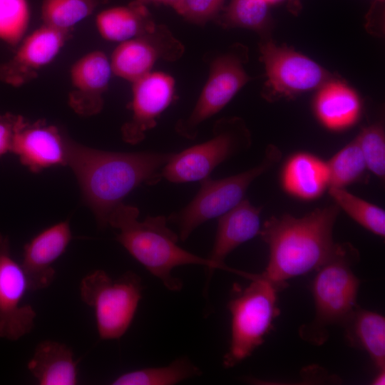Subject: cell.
<instances>
[{
	"label": "cell",
	"mask_w": 385,
	"mask_h": 385,
	"mask_svg": "<svg viewBox=\"0 0 385 385\" xmlns=\"http://www.w3.org/2000/svg\"><path fill=\"white\" fill-rule=\"evenodd\" d=\"M260 52L267 77L262 96L268 101L290 98L331 81L330 73L315 61L289 48L278 46L271 39L261 41Z\"/></svg>",
	"instance_id": "obj_10"
},
{
	"label": "cell",
	"mask_w": 385,
	"mask_h": 385,
	"mask_svg": "<svg viewBox=\"0 0 385 385\" xmlns=\"http://www.w3.org/2000/svg\"><path fill=\"white\" fill-rule=\"evenodd\" d=\"M67 136L55 125L40 120L24 118L15 133L11 150L22 165L33 173L67 165Z\"/></svg>",
	"instance_id": "obj_15"
},
{
	"label": "cell",
	"mask_w": 385,
	"mask_h": 385,
	"mask_svg": "<svg viewBox=\"0 0 385 385\" xmlns=\"http://www.w3.org/2000/svg\"><path fill=\"white\" fill-rule=\"evenodd\" d=\"M215 22L225 29L245 28L265 35L272 23L270 5L264 0H231Z\"/></svg>",
	"instance_id": "obj_25"
},
{
	"label": "cell",
	"mask_w": 385,
	"mask_h": 385,
	"mask_svg": "<svg viewBox=\"0 0 385 385\" xmlns=\"http://www.w3.org/2000/svg\"><path fill=\"white\" fill-rule=\"evenodd\" d=\"M155 25L146 5L136 0L103 10L96 18L99 35L106 41L118 43L142 35Z\"/></svg>",
	"instance_id": "obj_20"
},
{
	"label": "cell",
	"mask_w": 385,
	"mask_h": 385,
	"mask_svg": "<svg viewBox=\"0 0 385 385\" xmlns=\"http://www.w3.org/2000/svg\"><path fill=\"white\" fill-rule=\"evenodd\" d=\"M30 20L28 0H0V41L18 46L26 36Z\"/></svg>",
	"instance_id": "obj_29"
},
{
	"label": "cell",
	"mask_w": 385,
	"mask_h": 385,
	"mask_svg": "<svg viewBox=\"0 0 385 385\" xmlns=\"http://www.w3.org/2000/svg\"><path fill=\"white\" fill-rule=\"evenodd\" d=\"M24 118L9 113L0 115V158L11 152L15 133Z\"/></svg>",
	"instance_id": "obj_32"
},
{
	"label": "cell",
	"mask_w": 385,
	"mask_h": 385,
	"mask_svg": "<svg viewBox=\"0 0 385 385\" xmlns=\"http://www.w3.org/2000/svg\"><path fill=\"white\" fill-rule=\"evenodd\" d=\"M376 1H378L379 2H381V3L384 2V0H376Z\"/></svg>",
	"instance_id": "obj_37"
},
{
	"label": "cell",
	"mask_w": 385,
	"mask_h": 385,
	"mask_svg": "<svg viewBox=\"0 0 385 385\" xmlns=\"http://www.w3.org/2000/svg\"><path fill=\"white\" fill-rule=\"evenodd\" d=\"M280 182L284 190L297 199H317L329 186L327 162L309 153H296L284 163Z\"/></svg>",
	"instance_id": "obj_19"
},
{
	"label": "cell",
	"mask_w": 385,
	"mask_h": 385,
	"mask_svg": "<svg viewBox=\"0 0 385 385\" xmlns=\"http://www.w3.org/2000/svg\"><path fill=\"white\" fill-rule=\"evenodd\" d=\"M69 73L71 108L82 116L99 113L104 105L103 96L113 75L110 58L101 51H91L74 62Z\"/></svg>",
	"instance_id": "obj_16"
},
{
	"label": "cell",
	"mask_w": 385,
	"mask_h": 385,
	"mask_svg": "<svg viewBox=\"0 0 385 385\" xmlns=\"http://www.w3.org/2000/svg\"><path fill=\"white\" fill-rule=\"evenodd\" d=\"M252 280L228 302L231 337L222 364L231 368L250 356L260 346L279 314L277 304L279 290L260 274L245 273Z\"/></svg>",
	"instance_id": "obj_5"
},
{
	"label": "cell",
	"mask_w": 385,
	"mask_h": 385,
	"mask_svg": "<svg viewBox=\"0 0 385 385\" xmlns=\"http://www.w3.org/2000/svg\"><path fill=\"white\" fill-rule=\"evenodd\" d=\"M139 210L123 202L110 215L108 225L119 230L116 240L151 274L173 292L182 289L183 282L172 275L174 268L186 265L205 266L209 277L213 269L210 260L196 255L178 244L179 236L168 226L163 215L138 220Z\"/></svg>",
	"instance_id": "obj_3"
},
{
	"label": "cell",
	"mask_w": 385,
	"mask_h": 385,
	"mask_svg": "<svg viewBox=\"0 0 385 385\" xmlns=\"http://www.w3.org/2000/svg\"><path fill=\"white\" fill-rule=\"evenodd\" d=\"M359 254L349 243L339 244L334 254L319 269L312 284L315 315L302 327L304 339L321 344L328 337L327 327L342 325L357 307L359 280L352 270Z\"/></svg>",
	"instance_id": "obj_4"
},
{
	"label": "cell",
	"mask_w": 385,
	"mask_h": 385,
	"mask_svg": "<svg viewBox=\"0 0 385 385\" xmlns=\"http://www.w3.org/2000/svg\"><path fill=\"white\" fill-rule=\"evenodd\" d=\"M201 370L187 357H180L170 364L148 367L125 373L115 379L113 385H173L200 376Z\"/></svg>",
	"instance_id": "obj_24"
},
{
	"label": "cell",
	"mask_w": 385,
	"mask_h": 385,
	"mask_svg": "<svg viewBox=\"0 0 385 385\" xmlns=\"http://www.w3.org/2000/svg\"><path fill=\"white\" fill-rule=\"evenodd\" d=\"M72 239L68 222L53 225L34 236L24 246L21 265L29 291L48 287L53 281V263L66 251Z\"/></svg>",
	"instance_id": "obj_17"
},
{
	"label": "cell",
	"mask_w": 385,
	"mask_h": 385,
	"mask_svg": "<svg viewBox=\"0 0 385 385\" xmlns=\"http://www.w3.org/2000/svg\"><path fill=\"white\" fill-rule=\"evenodd\" d=\"M264 1L270 6L272 4L279 3L282 1L283 0H264Z\"/></svg>",
	"instance_id": "obj_36"
},
{
	"label": "cell",
	"mask_w": 385,
	"mask_h": 385,
	"mask_svg": "<svg viewBox=\"0 0 385 385\" xmlns=\"http://www.w3.org/2000/svg\"><path fill=\"white\" fill-rule=\"evenodd\" d=\"M299 4V2L298 0H289V8L290 9V11L293 13H297V11L299 9L298 7Z\"/></svg>",
	"instance_id": "obj_35"
},
{
	"label": "cell",
	"mask_w": 385,
	"mask_h": 385,
	"mask_svg": "<svg viewBox=\"0 0 385 385\" xmlns=\"http://www.w3.org/2000/svg\"><path fill=\"white\" fill-rule=\"evenodd\" d=\"M281 158L280 150L269 145L262 160L255 166L222 179L208 177L201 180L200 188L192 200L168 217V221L177 227L180 240H186L202 223L220 217L238 205L245 199L252 182L272 168Z\"/></svg>",
	"instance_id": "obj_6"
},
{
	"label": "cell",
	"mask_w": 385,
	"mask_h": 385,
	"mask_svg": "<svg viewBox=\"0 0 385 385\" xmlns=\"http://www.w3.org/2000/svg\"><path fill=\"white\" fill-rule=\"evenodd\" d=\"M340 209L334 204L297 217L272 216L260 234L269 249L265 270L260 274L280 290L291 278L317 270L336 252L333 230Z\"/></svg>",
	"instance_id": "obj_2"
},
{
	"label": "cell",
	"mask_w": 385,
	"mask_h": 385,
	"mask_svg": "<svg viewBox=\"0 0 385 385\" xmlns=\"http://www.w3.org/2000/svg\"><path fill=\"white\" fill-rule=\"evenodd\" d=\"M329 195L340 210L363 227L381 237H385V211L343 188L329 187Z\"/></svg>",
	"instance_id": "obj_27"
},
{
	"label": "cell",
	"mask_w": 385,
	"mask_h": 385,
	"mask_svg": "<svg viewBox=\"0 0 385 385\" xmlns=\"http://www.w3.org/2000/svg\"><path fill=\"white\" fill-rule=\"evenodd\" d=\"M130 118L121 128L123 140L138 144L157 125L160 115L176 97V83L173 76L153 71L131 83Z\"/></svg>",
	"instance_id": "obj_13"
},
{
	"label": "cell",
	"mask_w": 385,
	"mask_h": 385,
	"mask_svg": "<svg viewBox=\"0 0 385 385\" xmlns=\"http://www.w3.org/2000/svg\"><path fill=\"white\" fill-rule=\"evenodd\" d=\"M262 207L243 199L238 205L218 217L212 249L207 257L213 271L217 269L235 272L224 263L227 256L238 246L260 234Z\"/></svg>",
	"instance_id": "obj_18"
},
{
	"label": "cell",
	"mask_w": 385,
	"mask_h": 385,
	"mask_svg": "<svg viewBox=\"0 0 385 385\" xmlns=\"http://www.w3.org/2000/svg\"><path fill=\"white\" fill-rule=\"evenodd\" d=\"M225 0H180L174 9L186 21L199 26L217 19Z\"/></svg>",
	"instance_id": "obj_31"
},
{
	"label": "cell",
	"mask_w": 385,
	"mask_h": 385,
	"mask_svg": "<svg viewBox=\"0 0 385 385\" xmlns=\"http://www.w3.org/2000/svg\"><path fill=\"white\" fill-rule=\"evenodd\" d=\"M385 370H380L373 380V384L381 385L385 383Z\"/></svg>",
	"instance_id": "obj_34"
},
{
	"label": "cell",
	"mask_w": 385,
	"mask_h": 385,
	"mask_svg": "<svg viewBox=\"0 0 385 385\" xmlns=\"http://www.w3.org/2000/svg\"><path fill=\"white\" fill-rule=\"evenodd\" d=\"M70 31L42 24L19 43L13 57L0 65V79L21 86L35 78L39 71L59 54Z\"/></svg>",
	"instance_id": "obj_14"
},
{
	"label": "cell",
	"mask_w": 385,
	"mask_h": 385,
	"mask_svg": "<svg viewBox=\"0 0 385 385\" xmlns=\"http://www.w3.org/2000/svg\"><path fill=\"white\" fill-rule=\"evenodd\" d=\"M329 187L343 188L366 180L369 171L354 138L327 161Z\"/></svg>",
	"instance_id": "obj_26"
},
{
	"label": "cell",
	"mask_w": 385,
	"mask_h": 385,
	"mask_svg": "<svg viewBox=\"0 0 385 385\" xmlns=\"http://www.w3.org/2000/svg\"><path fill=\"white\" fill-rule=\"evenodd\" d=\"M28 369L41 385L78 383L77 362L66 345L46 340L39 343L28 363Z\"/></svg>",
	"instance_id": "obj_21"
},
{
	"label": "cell",
	"mask_w": 385,
	"mask_h": 385,
	"mask_svg": "<svg viewBox=\"0 0 385 385\" xmlns=\"http://www.w3.org/2000/svg\"><path fill=\"white\" fill-rule=\"evenodd\" d=\"M247 59V49L240 43L210 57L208 77L194 108L175 123L179 135L195 139L202 123L218 113L250 80L244 68Z\"/></svg>",
	"instance_id": "obj_9"
},
{
	"label": "cell",
	"mask_w": 385,
	"mask_h": 385,
	"mask_svg": "<svg viewBox=\"0 0 385 385\" xmlns=\"http://www.w3.org/2000/svg\"><path fill=\"white\" fill-rule=\"evenodd\" d=\"M342 326L347 342L365 351L379 371L385 370L384 317L357 307Z\"/></svg>",
	"instance_id": "obj_23"
},
{
	"label": "cell",
	"mask_w": 385,
	"mask_h": 385,
	"mask_svg": "<svg viewBox=\"0 0 385 385\" xmlns=\"http://www.w3.org/2000/svg\"><path fill=\"white\" fill-rule=\"evenodd\" d=\"M108 0H43V24L65 31H71L78 23L91 16L99 6Z\"/></svg>",
	"instance_id": "obj_28"
},
{
	"label": "cell",
	"mask_w": 385,
	"mask_h": 385,
	"mask_svg": "<svg viewBox=\"0 0 385 385\" xmlns=\"http://www.w3.org/2000/svg\"><path fill=\"white\" fill-rule=\"evenodd\" d=\"M80 292L83 302L94 310L100 338L118 339L134 319L143 285L134 272L129 271L112 279L103 270H97L84 277Z\"/></svg>",
	"instance_id": "obj_7"
},
{
	"label": "cell",
	"mask_w": 385,
	"mask_h": 385,
	"mask_svg": "<svg viewBox=\"0 0 385 385\" xmlns=\"http://www.w3.org/2000/svg\"><path fill=\"white\" fill-rule=\"evenodd\" d=\"M314 101L315 113L328 129L342 130L359 118L361 103L356 93L346 85L329 81L323 85Z\"/></svg>",
	"instance_id": "obj_22"
},
{
	"label": "cell",
	"mask_w": 385,
	"mask_h": 385,
	"mask_svg": "<svg viewBox=\"0 0 385 385\" xmlns=\"http://www.w3.org/2000/svg\"><path fill=\"white\" fill-rule=\"evenodd\" d=\"M251 143L250 133L241 118L219 119L209 140L173 153L161 178L174 183L200 182L219 165L247 150Z\"/></svg>",
	"instance_id": "obj_8"
},
{
	"label": "cell",
	"mask_w": 385,
	"mask_h": 385,
	"mask_svg": "<svg viewBox=\"0 0 385 385\" xmlns=\"http://www.w3.org/2000/svg\"><path fill=\"white\" fill-rule=\"evenodd\" d=\"M145 5L148 4H163L175 9L180 0H136Z\"/></svg>",
	"instance_id": "obj_33"
},
{
	"label": "cell",
	"mask_w": 385,
	"mask_h": 385,
	"mask_svg": "<svg viewBox=\"0 0 385 385\" xmlns=\"http://www.w3.org/2000/svg\"><path fill=\"white\" fill-rule=\"evenodd\" d=\"M174 153H122L98 150L68 139L67 165L73 170L83 202L101 227L124 198L142 184L153 185Z\"/></svg>",
	"instance_id": "obj_1"
},
{
	"label": "cell",
	"mask_w": 385,
	"mask_h": 385,
	"mask_svg": "<svg viewBox=\"0 0 385 385\" xmlns=\"http://www.w3.org/2000/svg\"><path fill=\"white\" fill-rule=\"evenodd\" d=\"M369 171L380 180L385 177V133L381 123L364 128L355 138Z\"/></svg>",
	"instance_id": "obj_30"
},
{
	"label": "cell",
	"mask_w": 385,
	"mask_h": 385,
	"mask_svg": "<svg viewBox=\"0 0 385 385\" xmlns=\"http://www.w3.org/2000/svg\"><path fill=\"white\" fill-rule=\"evenodd\" d=\"M185 52V46L164 24L119 43L112 52L110 62L113 75L130 83L151 72L162 60L175 61Z\"/></svg>",
	"instance_id": "obj_11"
},
{
	"label": "cell",
	"mask_w": 385,
	"mask_h": 385,
	"mask_svg": "<svg viewBox=\"0 0 385 385\" xmlns=\"http://www.w3.org/2000/svg\"><path fill=\"white\" fill-rule=\"evenodd\" d=\"M29 290L21 265L11 256L7 236L0 233V337L16 341L29 333L36 313L23 299Z\"/></svg>",
	"instance_id": "obj_12"
}]
</instances>
